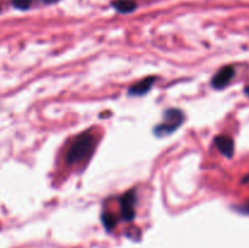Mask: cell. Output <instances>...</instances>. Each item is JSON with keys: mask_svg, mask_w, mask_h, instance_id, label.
<instances>
[{"mask_svg": "<svg viewBox=\"0 0 249 248\" xmlns=\"http://www.w3.org/2000/svg\"><path fill=\"white\" fill-rule=\"evenodd\" d=\"M112 6L122 14H129L136 9V2L133 0H114Z\"/></svg>", "mask_w": 249, "mask_h": 248, "instance_id": "7", "label": "cell"}, {"mask_svg": "<svg viewBox=\"0 0 249 248\" xmlns=\"http://www.w3.org/2000/svg\"><path fill=\"white\" fill-rule=\"evenodd\" d=\"M40 1L44 2V4H53V2H57L60 0H40Z\"/></svg>", "mask_w": 249, "mask_h": 248, "instance_id": "11", "label": "cell"}, {"mask_svg": "<svg viewBox=\"0 0 249 248\" xmlns=\"http://www.w3.org/2000/svg\"><path fill=\"white\" fill-rule=\"evenodd\" d=\"M12 5L18 10H28L32 5V0H12Z\"/></svg>", "mask_w": 249, "mask_h": 248, "instance_id": "9", "label": "cell"}, {"mask_svg": "<svg viewBox=\"0 0 249 248\" xmlns=\"http://www.w3.org/2000/svg\"><path fill=\"white\" fill-rule=\"evenodd\" d=\"M185 114L179 108H169L163 114V122L155 128V134L160 138L167 136L177 131L182 125Z\"/></svg>", "mask_w": 249, "mask_h": 248, "instance_id": "2", "label": "cell"}, {"mask_svg": "<svg viewBox=\"0 0 249 248\" xmlns=\"http://www.w3.org/2000/svg\"><path fill=\"white\" fill-rule=\"evenodd\" d=\"M117 216L112 213H104L102 214V223L107 230H111L117 225Z\"/></svg>", "mask_w": 249, "mask_h": 248, "instance_id": "8", "label": "cell"}, {"mask_svg": "<svg viewBox=\"0 0 249 248\" xmlns=\"http://www.w3.org/2000/svg\"><path fill=\"white\" fill-rule=\"evenodd\" d=\"M95 146H96L95 134H92L91 131H84L79 134L74 139L72 145L68 147L66 153V163L68 165H74L88 160L91 157Z\"/></svg>", "mask_w": 249, "mask_h": 248, "instance_id": "1", "label": "cell"}, {"mask_svg": "<svg viewBox=\"0 0 249 248\" xmlns=\"http://www.w3.org/2000/svg\"><path fill=\"white\" fill-rule=\"evenodd\" d=\"M155 82H156L155 77L143 78L142 80L135 83V84L131 85V87L129 88L128 90L129 95H131V96H142V95L147 94V92L152 89Z\"/></svg>", "mask_w": 249, "mask_h": 248, "instance_id": "6", "label": "cell"}, {"mask_svg": "<svg viewBox=\"0 0 249 248\" xmlns=\"http://www.w3.org/2000/svg\"><path fill=\"white\" fill-rule=\"evenodd\" d=\"M136 192L134 190L125 192L121 197V214L125 221H131L135 218Z\"/></svg>", "mask_w": 249, "mask_h": 248, "instance_id": "3", "label": "cell"}, {"mask_svg": "<svg viewBox=\"0 0 249 248\" xmlns=\"http://www.w3.org/2000/svg\"><path fill=\"white\" fill-rule=\"evenodd\" d=\"M214 143H215L216 148H218L221 155L228 158L232 157L233 152H235V143H233V140L230 136L218 135L214 139Z\"/></svg>", "mask_w": 249, "mask_h": 248, "instance_id": "5", "label": "cell"}, {"mask_svg": "<svg viewBox=\"0 0 249 248\" xmlns=\"http://www.w3.org/2000/svg\"><path fill=\"white\" fill-rule=\"evenodd\" d=\"M245 94H246V95H247V96L249 97V85H248V87H247V88H246V89H245Z\"/></svg>", "mask_w": 249, "mask_h": 248, "instance_id": "12", "label": "cell"}, {"mask_svg": "<svg viewBox=\"0 0 249 248\" xmlns=\"http://www.w3.org/2000/svg\"><path fill=\"white\" fill-rule=\"evenodd\" d=\"M237 211L240 212V213L249 214V202H247V203H245V204H242V206L237 207Z\"/></svg>", "mask_w": 249, "mask_h": 248, "instance_id": "10", "label": "cell"}, {"mask_svg": "<svg viewBox=\"0 0 249 248\" xmlns=\"http://www.w3.org/2000/svg\"><path fill=\"white\" fill-rule=\"evenodd\" d=\"M233 77H235V68L232 66H226L214 75L212 79V87L216 90L224 89L228 87Z\"/></svg>", "mask_w": 249, "mask_h": 248, "instance_id": "4", "label": "cell"}]
</instances>
